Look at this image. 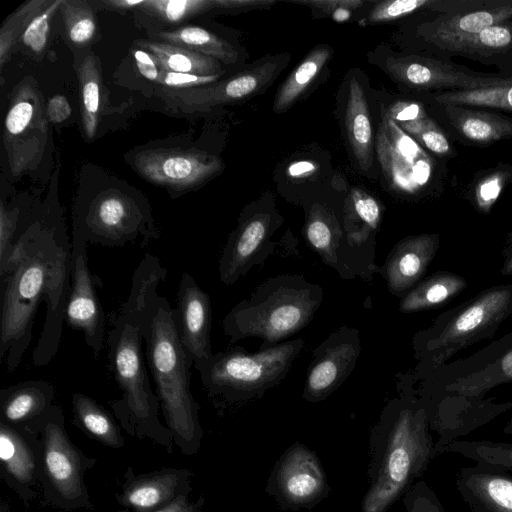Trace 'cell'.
Masks as SVG:
<instances>
[{
    "label": "cell",
    "mask_w": 512,
    "mask_h": 512,
    "mask_svg": "<svg viewBox=\"0 0 512 512\" xmlns=\"http://www.w3.org/2000/svg\"><path fill=\"white\" fill-rule=\"evenodd\" d=\"M279 221L270 211L246 215L228 238L218 263L220 281L232 285L274 252L272 234Z\"/></svg>",
    "instance_id": "7c38bea8"
},
{
    "label": "cell",
    "mask_w": 512,
    "mask_h": 512,
    "mask_svg": "<svg viewBox=\"0 0 512 512\" xmlns=\"http://www.w3.org/2000/svg\"><path fill=\"white\" fill-rule=\"evenodd\" d=\"M350 16H351V11H350V9H347V8H339V9H336L332 13L333 19L337 22L346 21L350 18Z\"/></svg>",
    "instance_id": "6f0895ef"
},
{
    "label": "cell",
    "mask_w": 512,
    "mask_h": 512,
    "mask_svg": "<svg viewBox=\"0 0 512 512\" xmlns=\"http://www.w3.org/2000/svg\"><path fill=\"white\" fill-rule=\"evenodd\" d=\"M504 433L509 435L512 434V419L506 424Z\"/></svg>",
    "instance_id": "91938a15"
},
{
    "label": "cell",
    "mask_w": 512,
    "mask_h": 512,
    "mask_svg": "<svg viewBox=\"0 0 512 512\" xmlns=\"http://www.w3.org/2000/svg\"><path fill=\"white\" fill-rule=\"evenodd\" d=\"M317 455L300 442L291 445L275 463L266 491L285 509L310 508L329 492Z\"/></svg>",
    "instance_id": "9c48e42d"
},
{
    "label": "cell",
    "mask_w": 512,
    "mask_h": 512,
    "mask_svg": "<svg viewBox=\"0 0 512 512\" xmlns=\"http://www.w3.org/2000/svg\"><path fill=\"white\" fill-rule=\"evenodd\" d=\"M445 452L459 454L490 469L512 472V443L455 440L444 447L443 453Z\"/></svg>",
    "instance_id": "1f68e13d"
},
{
    "label": "cell",
    "mask_w": 512,
    "mask_h": 512,
    "mask_svg": "<svg viewBox=\"0 0 512 512\" xmlns=\"http://www.w3.org/2000/svg\"><path fill=\"white\" fill-rule=\"evenodd\" d=\"M146 512H198V509L195 504L189 503L185 496L180 495L168 504Z\"/></svg>",
    "instance_id": "f5cc1de1"
},
{
    "label": "cell",
    "mask_w": 512,
    "mask_h": 512,
    "mask_svg": "<svg viewBox=\"0 0 512 512\" xmlns=\"http://www.w3.org/2000/svg\"><path fill=\"white\" fill-rule=\"evenodd\" d=\"M62 1H49L44 10L28 24L22 33V43L34 54H40L46 48L52 17L60 8Z\"/></svg>",
    "instance_id": "60d3db41"
},
{
    "label": "cell",
    "mask_w": 512,
    "mask_h": 512,
    "mask_svg": "<svg viewBox=\"0 0 512 512\" xmlns=\"http://www.w3.org/2000/svg\"><path fill=\"white\" fill-rule=\"evenodd\" d=\"M375 147L382 171L393 189L411 192L426 182L429 164L422 150L388 111L382 112Z\"/></svg>",
    "instance_id": "9a60e30c"
},
{
    "label": "cell",
    "mask_w": 512,
    "mask_h": 512,
    "mask_svg": "<svg viewBox=\"0 0 512 512\" xmlns=\"http://www.w3.org/2000/svg\"><path fill=\"white\" fill-rule=\"evenodd\" d=\"M402 501L406 512H447L435 491L423 480L415 482Z\"/></svg>",
    "instance_id": "7bdbcfd3"
},
{
    "label": "cell",
    "mask_w": 512,
    "mask_h": 512,
    "mask_svg": "<svg viewBox=\"0 0 512 512\" xmlns=\"http://www.w3.org/2000/svg\"><path fill=\"white\" fill-rule=\"evenodd\" d=\"M296 4H303L312 8H318L326 12H334L339 8L355 9L361 7L364 2L361 0H299L292 1Z\"/></svg>",
    "instance_id": "681fc988"
},
{
    "label": "cell",
    "mask_w": 512,
    "mask_h": 512,
    "mask_svg": "<svg viewBox=\"0 0 512 512\" xmlns=\"http://www.w3.org/2000/svg\"><path fill=\"white\" fill-rule=\"evenodd\" d=\"M146 358L159 403L176 436L193 441L200 434L198 404L190 391L192 366L180 342L174 310L169 301L157 293L148 294L143 317Z\"/></svg>",
    "instance_id": "5b68a950"
},
{
    "label": "cell",
    "mask_w": 512,
    "mask_h": 512,
    "mask_svg": "<svg viewBox=\"0 0 512 512\" xmlns=\"http://www.w3.org/2000/svg\"><path fill=\"white\" fill-rule=\"evenodd\" d=\"M219 8L258 9L267 8L275 3L273 0H217Z\"/></svg>",
    "instance_id": "816d5d0a"
},
{
    "label": "cell",
    "mask_w": 512,
    "mask_h": 512,
    "mask_svg": "<svg viewBox=\"0 0 512 512\" xmlns=\"http://www.w3.org/2000/svg\"><path fill=\"white\" fill-rule=\"evenodd\" d=\"M136 170L148 181L174 190L200 185L222 168L220 158L196 150L158 148L134 157Z\"/></svg>",
    "instance_id": "4fadbf2b"
},
{
    "label": "cell",
    "mask_w": 512,
    "mask_h": 512,
    "mask_svg": "<svg viewBox=\"0 0 512 512\" xmlns=\"http://www.w3.org/2000/svg\"><path fill=\"white\" fill-rule=\"evenodd\" d=\"M501 373L507 378L512 379V350H510L499 362Z\"/></svg>",
    "instance_id": "9f6ffc18"
},
{
    "label": "cell",
    "mask_w": 512,
    "mask_h": 512,
    "mask_svg": "<svg viewBox=\"0 0 512 512\" xmlns=\"http://www.w3.org/2000/svg\"><path fill=\"white\" fill-rule=\"evenodd\" d=\"M179 477L176 473H163L134 482L124 493L123 500L138 512L158 509L176 497Z\"/></svg>",
    "instance_id": "4dcf8cb0"
},
{
    "label": "cell",
    "mask_w": 512,
    "mask_h": 512,
    "mask_svg": "<svg viewBox=\"0 0 512 512\" xmlns=\"http://www.w3.org/2000/svg\"><path fill=\"white\" fill-rule=\"evenodd\" d=\"M78 77L83 130L85 136L91 139L95 136L98 127L101 85L97 59L93 53L87 54L82 60Z\"/></svg>",
    "instance_id": "d6a6232c"
},
{
    "label": "cell",
    "mask_w": 512,
    "mask_h": 512,
    "mask_svg": "<svg viewBox=\"0 0 512 512\" xmlns=\"http://www.w3.org/2000/svg\"><path fill=\"white\" fill-rule=\"evenodd\" d=\"M140 48L149 52L162 71L202 76L222 73L219 60L177 45L138 40Z\"/></svg>",
    "instance_id": "484cf974"
},
{
    "label": "cell",
    "mask_w": 512,
    "mask_h": 512,
    "mask_svg": "<svg viewBox=\"0 0 512 512\" xmlns=\"http://www.w3.org/2000/svg\"><path fill=\"white\" fill-rule=\"evenodd\" d=\"M276 62H265L214 85L178 94L188 106L205 107L245 99L266 87L277 74Z\"/></svg>",
    "instance_id": "44dd1931"
},
{
    "label": "cell",
    "mask_w": 512,
    "mask_h": 512,
    "mask_svg": "<svg viewBox=\"0 0 512 512\" xmlns=\"http://www.w3.org/2000/svg\"><path fill=\"white\" fill-rule=\"evenodd\" d=\"M512 302L509 287L492 288L479 295L455 316L431 343L433 363L441 364L456 351L470 344L505 317Z\"/></svg>",
    "instance_id": "5bb4252c"
},
{
    "label": "cell",
    "mask_w": 512,
    "mask_h": 512,
    "mask_svg": "<svg viewBox=\"0 0 512 512\" xmlns=\"http://www.w3.org/2000/svg\"><path fill=\"white\" fill-rule=\"evenodd\" d=\"M369 448V487L361 509L386 512L436 458L424 407L407 398L389 401L370 431Z\"/></svg>",
    "instance_id": "7a4b0ae2"
},
{
    "label": "cell",
    "mask_w": 512,
    "mask_h": 512,
    "mask_svg": "<svg viewBox=\"0 0 512 512\" xmlns=\"http://www.w3.org/2000/svg\"><path fill=\"white\" fill-rule=\"evenodd\" d=\"M49 1L31 0L21 5L4 23L0 30V64L8 60L16 38L28 24L48 5Z\"/></svg>",
    "instance_id": "ab89813d"
},
{
    "label": "cell",
    "mask_w": 512,
    "mask_h": 512,
    "mask_svg": "<svg viewBox=\"0 0 512 512\" xmlns=\"http://www.w3.org/2000/svg\"><path fill=\"white\" fill-rule=\"evenodd\" d=\"M510 17H512V1L497 2L488 8L443 16L431 23L428 39L434 43L445 38L478 33Z\"/></svg>",
    "instance_id": "d4e9b609"
},
{
    "label": "cell",
    "mask_w": 512,
    "mask_h": 512,
    "mask_svg": "<svg viewBox=\"0 0 512 512\" xmlns=\"http://www.w3.org/2000/svg\"><path fill=\"white\" fill-rule=\"evenodd\" d=\"M345 126L353 155L359 167L367 171L373 163V131L365 93L356 78L349 83Z\"/></svg>",
    "instance_id": "cb8c5ba5"
},
{
    "label": "cell",
    "mask_w": 512,
    "mask_h": 512,
    "mask_svg": "<svg viewBox=\"0 0 512 512\" xmlns=\"http://www.w3.org/2000/svg\"><path fill=\"white\" fill-rule=\"evenodd\" d=\"M65 322L83 333L87 346L98 357L105 340V315L88 266L87 241L76 229L71 247V281Z\"/></svg>",
    "instance_id": "8fae6325"
},
{
    "label": "cell",
    "mask_w": 512,
    "mask_h": 512,
    "mask_svg": "<svg viewBox=\"0 0 512 512\" xmlns=\"http://www.w3.org/2000/svg\"><path fill=\"white\" fill-rule=\"evenodd\" d=\"M70 281L71 247L64 231L40 223L27 227L8 260L0 265V361L9 372L17 369L31 343L35 315L42 302L45 319L32 362L44 366L55 357Z\"/></svg>",
    "instance_id": "6da1fadb"
},
{
    "label": "cell",
    "mask_w": 512,
    "mask_h": 512,
    "mask_svg": "<svg viewBox=\"0 0 512 512\" xmlns=\"http://www.w3.org/2000/svg\"><path fill=\"white\" fill-rule=\"evenodd\" d=\"M456 489L469 512H512V476L478 464L462 467Z\"/></svg>",
    "instance_id": "ffe728a7"
},
{
    "label": "cell",
    "mask_w": 512,
    "mask_h": 512,
    "mask_svg": "<svg viewBox=\"0 0 512 512\" xmlns=\"http://www.w3.org/2000/svg\"><path fill=\"white\" fill-rule=\"evenodd\" d=\"M332 54L327 45L315 47L293 70L280 86L273 105V110L280 113L288 109L308 88L320 73Z\"/></svg>",
    "instance_id": "83f0119b"
},
{
    "label": "cell",
    "mask_w": 512,
    "mask_h": 512,
    "mask_svg": "<svg viewBox=\"0 0 512 512\" xmlns=\"http://www.w3.org/2000/svg\"><path fill=\"white\" fill-rule=\"evenodd\" d=\"M54 387L44 380H27L0 392L4 423H20L42 417L54 398Z\"/></svg>",
    "instance_id": "603a6c76"
},
{
    "label": "cell",
    "mask_w": 512,
    "mask_h": 512,
    "mask_svg": "<svg viewBox=\"0 0 512 512\" xmlns=\"http://www.w3.org/2000/svg\"><path fill=\"white\" fill-rule=\"evenodd\" d=\"M503 273L505 275L512 274V257L508 260V262L504 266Z\"/></svg>",
    "instance_id": "680465c9"
},
{
    "label": "cell",
    "mask_w": 512,
    "mask_h": 512,
    "mask_svg": "<svg viewBox=\"0 0 512 512\" xmlns=\"http://www.w3.org/2000/svg\"><path fill=\"white\" fill-rule=\"evenodd\" d=\"M76 230L90 243L122 246L128 242L148 243L157 232L145 210L119 191L98 195L87 207Z\"/></svg>",
    "instance_id": "ba28073f"
},
{
    "label": "cell",
    "mask_w": 512,
    "mask_h": 512,
    "mask_svg": "<svg viewBox=\"0 0 512 512\" xmlns=\"http://www.w3.org/2000/svg\"><path fill=\"white\" fill-rule=\"evenodd\" d=\"M436 3L430 0H393L378 3L369 13L371 23L387 22L408 15L423 6Z\"/></svg>",
    "instance_id": "ee69618b"
},
{
    "label": "cell",
    "mask_w": 512,
    "mask_h": 512,
    "mask_svg": "<svg viewBox=\"0 0 512 512\" xmlns=\"http://www.w3.org/2000/svg\"><path fill=\"white\" fill-rule=\"evenodd\" d=\"M0 458L6 470L19 481L31 480L35 463L21 436L4 422L0 426Z\"/></svg>",
    "instance_id": "e575fe53"
},
{
    "label": "cell",
    "mask_w": 512,
    "mask_h": 512,
    "mask_svg": "<svg viewBox=\"0 0 512 512\" xmlns=\"http://www.w3.org/2000/svg\"><path fill=\"white\" fill-rule=\"evenodd\" d=\"M361 352L359 330L343 325L314 350L302 397L309 403L327 399L350 376Z\"/></svg>",
    "instance_id": "30bf717a"
},
{
    "label": "cell",
    "mask_w": 512,
    "mask_h": 512,
    "mask_svg": "<svg viewBox=\"0 0 512 512\" xmlns=\"http://www.w3.org/2000/svg\"><path fill=\"white\" fill-rule=\"evenodd\" d=\"M438 248L436 235L409 236L390 250L378 273L391 294L403 297L424 276Z\"/></svg>",
    "instance_id": "ac0fdd59"
},
{
    "label": "cell",
    "mask_w": 512,
    "mask_h": 512,
    "mask_svg": "<svg viewBox=\"0 0 512 512\" xmlns=\"http://www.w3.org/2000/svg\"><path fill=\"white\" fill-rule=\"evenodd\" d=\"M220 75L221 74L202 76L188 73L162 71L159 83L170 88L191 89L193 87L216 82Z\"/></svg>",
    "instance_id": "f6af8a7d"
},
{
    "label": "cell",
    "mask_w": 512,
    "mask_h": 512,
    "mask_svg": "<svg viewBox=\"0 0 512 512\" xmlns=\"http://www.w3.org/2000/svg\"><path fill=\"white\" fill-rule=\"evenodd\" d=\"M59 10L71 42L84 45L94 37L96 19L88 1L63 0Z\"/></svg>",
    "instance_id": "74e56055"
},
{
    "label": "cell",
    "mask_w": 512,
    "mask_h": 512,
    "mask_svg": "<svg viewBox=\"0 0 512 512\" xmlns=\"http://www.w3.org/2000/svg\"><path fill=\"white\" fill-rule=\"evenodd\" d=\"M73 411L78 424L106 444L119 446L121 436L111 416L92 398L74 393Z\"/></svg>",
    "instance_id": "836d02e7"
},
{
    "label": "cell",
    "mask_w": 512,
    "mask_h": 512,
    "mask_svg": "<svg viewBox=\"0 0 512 512\" xmlns=\"http://www.w3.org/2000/svg\"><path fill=\"white\" fill-rule=\"evenodd\" d=\"M315 169V165L309 161H298L289 166L288 173L292 177H303L309 175Z\"/></svg>",
    "instance_id": "11a10c76"
},
{
    "label": "cell",
    "mask_w": 512,
    "mask_h": 512,
    "mask_svg": "<svg viewBox=\"0 0 512 512\" xmlns=\"http://www.w3.org/2000/svg\"><path fill=\"white\" fill-rule=\"evenodd\" d=\"M401 128L415 136L434 153L446 154L450 151L448 140L429 119L421 118L415 121L401 123Z\"/></svg>",
    "instance_id": "b9f144b4"
},
{
    "label": "cell",
    "mask_w": 512,
    "mask_h": 512,
    "mask_svg": "<svg viewBox=\"0 0 512 512\" xmlns=\"http://www.w3.org/2000/svg\"><path fill=\"white\" fill-rule=\"evenodd\" d=\"M167 269L147 253L135 269L126 301L108 332L110 367L122 392L112 407L121 420L138 428L158 427L159 400L152 391L142 343L143 317L149 292L165 280Z\"/></svg>",
    "instance_id": "3957f363"
},
{
    "label": "cell",
    "mask_w": 512,
    "mask_h": 512,
    "mask_svg": "<svg viewBox=\"0 0 512 512\" xmlns=\"http://www.w3.org/2000/svg\"><path fill=\"white\" fill-rule=\"evenodd\" d=\"M446 112L459 132L476 142H491L512 135V123L498 115L447 105Z\"/></svg>",
    "instance_id": "f1b7e54d"
},
{
    "label": "cell",
    "mask_w": 512,
    "mask_h": 512,
    "mask_svg": "<svg viewBox=\"0 0 512 512\" xmlns=\"http://www.w3.org/2000/svg\"><path fill=\"white\" fill-rule=\"evenodd\" d=\"M303 232L307 245L326 265L341 278L351 279L346 266L343 223L328 211L315 207L306 218Z\"/></svg>",
    "instance_id": "7402d4cb"
},
{
    "label": "cell",
    "mask_w": 512,
    "mask_h": 512,
    "mask_svg": "<svg viewBox=\"0 0 512 512\" xmlns=\"http://www.w3.org/2000/svg\"><path fill=\"white\" fill-rule=\"evenodd\" d=\"M157 36L165 43L177 45L203 55L234 64L238 54L224 39L198 26H184L174 31L159 32Z\"/></svg>",
    "instance_id": "f546056e"
},
{
    "label": "cell",
    "mask_w": 512,
    "mask_h": 512,
    "mask_svg": "<svg viewBox=\"0 0 512 512\" xmlns=\"http://www.w3.org/2000/svg\"><path fill=\"white\" fill-rule=\"evenodd\" d=\"M302 338L249 353L235 346L218 352L198 371L205 389L229 403H245L281 383L304 347Z\"/></svg>",
    "instance_id": "8992f818"
},
{
    "label": "cell",
    "mask_w": 512,
    "mask_h": 512,
    "mask_svg": "<svg viewBox=\"0 0 512 512\" xmlns=\"http://www.w3.org/2000/svg\"><path fill=\"white\" fill-rule=\"evenodd\" d=\"M466 281L453 273L438 272L414 286L399 303L402 313L436 308L447 302L465 287Z\"/></svg>",
    "instance_id": "4316f807"
},
{
    "label": "cell",
    "mask_w": 512,
    "mask_h": 512,
    "mask_svg": "<svg viewBox=\"0 0 512 512\" xmlns=\"http://www.w3.org/2000/svg\"><path fill=\"white\" fill-rule=\"evenodd\" d=\"M391 118L396 122H410L423 118L421 107L416 103L398 102L388 111Z\"/></svg>",
    "instance_id": "c3c4849f"
},
{
    "label": "cell",
    "mask_w": 512,
    "mask_h": 512,
    "mask_svg": "<svg viewBox=\"0 0 512 512\" xmlns=\"http://www.w3.org/2000/svg\"><path fill=\"white\" fill-rule=\"evenodd\" d=\"M71 112L70 104L63 95H54L46 105L47 119L52 123L64 122L70 117Z\"/></svg>",
    "instance_id": "7dc6e473"
},
{
    "label": "cell",
    "mask_w": 512,
    "mask_h": 512,
    "mask_svg": "<svg viewBox=\"0 0 512 512\" xmlns=\"http://www.w3.org/2000/svg\"><path fill=\"white\" fill-rule=\"evenodd\" d=\"M500 189L501 184L497 177L487 179L482 183L477 193L480 206L488 208L498 197Z\"/></svg>",
    "instance_id": "f907efd6"
},
{
    "label": "cell",
    "mask_w": 512,
    "mask_h": 512,
    "mask_svg": "<svg viewBox=\"0 0 512 512\" xmlns=\"http://www.w3.org/2000/svg\"><path fill=\"white\" fill-rule=\"evenodd\" d=\"M434 43L448 50L468 53L499 50L512 44V29L498 24L478 33L445 38Z\"/></svg>",
    "instance_id": "d590c367"
},
{
    "label": "cell",
    "mask_w": 512,
    "mask_h": 512,
    "mask_svg": "<svg viewBox=\"0 0 512 512\" xmlns=\"http://www.w3.org/2000/svg\"><path fill=\"white\" fill-rule=\"evenodd\" d=\"M145 0H107L101 1L103 6L113 10H128L131 8H139L144 4Z\"/></svg>",
    "instance_id": "db71d44e"
},
{
    "label": "cell",
    "mask_w": 512,
    "mask_h": 512,
    "mask_svg": "<svg viewBox=\"0 0 512 512\" xmlns=\"http://www.w3.org/2000/svg\"><path fill=\"white\" fill-rule=\"evenodd\" d=\"M42 95L32 80L15 87L4 123L3 143L14 177L41 161L48 138Z\"/></svg>",
    "instance_id": "52a82bcc"
},
{
    "label": "cell",
    "mask_w": 512,
    "mask_h": 512,
    "mask_svg": "<svg viewBox=\"0 0 512 512\" xmlns=\"http://www.w3.org/2000/svg\"><path fill=\"white\" fill-rule=\"evenodd\" d=\"M38 420L44 430V460L50 480L62 496L77 497L81 491L79 463L63 429L61 411L51 407Z\"/></svg>",
    "instance_id": "d6986e66"
},
{
    "label": "cell",
    "mask_w": 512,
    "mask_h": 512,
    "mask_svg": "<svg viewBox=\"0 0 512 512\" xmlns=\"http://www.w3.org/2000/svg\"><path fill=\"white\" fill-rule=\"evenodd\" d=\"M445 105H478L512 110V82L496 87L452 91L435 98Z\"/></svg>",
    "instance_id": "8d00e7d4"
},
{
    "label": "cell",
    "mask_w": 512,
    "mask_h": 512,
    "mask_svg": "<svg viewBox=\"0 0 512 512\" xmlns=\"http://www.w3.org/2000/svg\"><path fill=\"white\" fill-rule=\"evenodd\" d=\"M133 56L141 75L150 81L159 83L162 70L153 56L149 52L141 49L133 50Z\"/></svg>",
    "instance_id": "bcb514c9"
},
{
    "label": "cell",
    "mask_w": 512,
    "mask_h": 512,
    "mask_svg": "<svg viewBox=\"0 0 512 512\" xmlns=\"http://www.w3.org/2000/svg\"><path fill=\"white\" fill-rule=\"evenodd\" d=\"M213 8L217 0H145L141 10L158 19L177 24Z\"/></svg>",
    "instance_id": "f35d334b"
},
{
    "label": "cell",
    "mask_w": 512,
    "mask_h": 512,
    "mask_svg": "<svg viewBox=\"0 0 512 512\" xmlns=\"http://www.w3.org/2000/svg\"><path fill=\"white\" fill-rule=\"evenodd\" d=\"M389 72L400 82L417 89L458 87L463 90L507 85L512 80L472 77L441 62L417 57L389 58Z\"/></svg>",
    "instance_id": "e0dca14e"
},
{
    "label": "cell",
    "mask_w": 512,
    "mask_h": 512,
    "mask_svg": "<svg viewBox=\"0 0 512 512\" xmlns=\"http://www.w3.org/2000/svg\"><path fill=\"white\" fill-rule=\"evenodd\" d=\"M174 310L175 326L191 365L199 370L214 355L210 333L212 307L209 295L187 272L182 274Z\"/></svg>",
    "instance_id": "2e32d148"
},
{
    "label": "cell",
    "mask_w": 512,
    "mask_h": 512,
    "mask_svg": "<svg viewBox=\"0 0 512 512\" xmlns=\"http://www.w3.org/2000/svg\"><path fill=\"white\" fill-rule=\"evenodd\" d=\"M323 300V288L301 274L272 276L230 310L223 331L230 343L256 337L260 350L273 347L309 325Z\"/></svg>",
    "instance_id": "277c9868"
}]
</instances>
